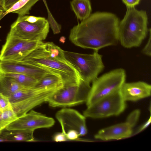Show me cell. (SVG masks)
I'll return each mask as SVG.
<instances>
[{"label":"cell","mask_w":151,"mask_h":151,"mask_svg":"<svg viewBox=\"0 0 151 151\" xmlns=\"http://www.w3.org/2000/svg\"><path fill=\"white\" fill-rule=\"evenodd\" d=\"M119 22L113 13H94L71 29L69 40L77 46L98 51L117 44Z\"/></svg>","instance_id":"6da1fadb"},{"label":"cell","mask_w":151,"mask_h":151,"mask_svg":"<svg viewBox=\"0 0 151 151\" xmlns=\"http://www.w3.org/2000/svg\"><path fill=\"white\" fill-rule=\"evenodd\" d=\"M148 17L146 12L135 8H127L118 27V40L125 48L140 45L147 35Z\"/></svg>","instance_id":"7a4b0ae2"},{"label":"cell","mask_w":151,"mask_h":151,"mask_svg":"<svg viewBox=\"0 0 151 151\" xmlns=\"http://www.w3.org/2000/svg\"><path fill=\"white\" fill-rule=\"evenodd\" d=\"M23 61L31 65L48 70L59 75L64 84H81L84 81L76 69L67 62L56 60L45 55L41 45L28 55Z\"/></svg>","instance_id":"3957f363"},{"label":"cell","mask_w":151,"mask_h":151,"mask_svg":"<svg viewBox=\"0 0 151 151\" xmlns=\"http://www.w3.org/2000/svg\"><path fill=\"white\" fill-rule=\"evenodd\" d=\"M66 60L78 72L82 80L90 84L103 70L102 56L94 51L92 54L80 53L63 50Z\"/></svg>","instance_id":"277c9868"},{"label":"cell","mask_w":151,"mask_h":151,"mask_svg":"<svg viewBox=\"0 0 151 151\" xmlns=\"http://www.w3.org/2000/svg\"><path fill=\"white\" fill-rule=\"evenodd\" d=\"M91 86L84 81L81 84H64L47 98L46 102L52 107H70L86 102Z\"/></svg>","instance_id":"5b68a950"},{"label":"cell","mask_w":151,"mask_h":151,"mask_svg":"<svg viewBox=\"0 0 151 151\" xmlns=\"http://www.w3.org/2000/svg\"><path fill=\"white\" fill-rule=\"evenodd\" d=\"M126 77L124 70L119 68L97 77L92 82L86 102L87 106L106 96L120 91L125 82Z\"/></svg>","instance_id":"8992f818"},{"label":"cell","mask_w":151,"mask_h":151,"mask_svg":"<svg viewBox=\"0 0 151 151\" xmlns=\"http://www.w3.org/2000/svg\"><path fill=\"white\" fill-rule=\"evenodd\" d=\"M125 102L120 90L87 106L83 115L86 118L93 119L118 115L125 110L126 106Z\"/></svg>","instance_id":"52a82bcc"},{"label":"cell","mask_w":151,"mask_h":151,"mask_svg":"<svg viewBox=\"0 0 151 151\" xmlns=\"http://www.w3.org/2000/svg\"><path fill=\"white\" fill-rule=\"evenodd\" d=\"M43 43L8 34L0 52V61H21Z\"/></svg>","instance_id":"ba28073f"},{"label":"cell","mask_w":151,"mask_h":151,"mask_svg":"<svg viewBox=\"0 0 151 151\" xmlns=\"http://www.w3.org/2000/svg\"><path fill=\"white\" fill-rule=\"evenodd\" d=\"M49 29V24L44 17L31 23L18 17L11 25L8 34L23 39L42 41L46 38Z\"/></svg>","instance_id":"9c48e42d"},{"label":"cell","mask_w":151,"mask_h":151,"mask_svg":"<svg viewBox=\"0 0 151 151\" xmlns=\"http://www.w3.org/2000/svg\"><path fill=\"white\" fill-rule=\"evenodd\" d=\"M55 123V120L52 118L31 110L29 113L18 117L9 124L6 129L33 132L38 129L51 127Z\"/></svg>","instance_id":"30bf717a"},{"label":"cell","mask_w":151,"mask_h":151,"mask_svg":"<svg viewBox=\"0 0 151 151\" xmlns=\"http://www.w3.org/2000/svg\"><path fill=\"white\" fill-rule=\"evenodd\" d=\"M55 117L60 124L62 132L65 134L70 130H76L80 136L87 134L86 117L77 111L70 108H63L56 113Z\"/></svg>","instance_id":"8fae6325"},{"label":"cell","mask_w":151,"mask_h":151,"mask_svg":"<svg viewBox=\"0 0 151 151\" xmlns=\"http://www.w3.org/2000/svg\"><path fill=\"white\" fill-rule=\"evenodd\" d=\"M0 71L3 73H17L28 75L34 77L38 81L48 74L56 73L48 70L32 65L22 60L0 61Z\"/></svg>","instance_id":"7c38bea8"},{"label":"cell","mask_w":151,"mask_h":151,"mask_svg":"<svg viewBox=\"0 0 151 151\" xmlns=\"http://www.w3.org/2000/svg\"><path fill=\"white\" fill-rule=\"evenodd\" d=\"M120 91L125 101H135L150 96L151 86L142 81L125 82L122 86Z\"/></svg>","instance_id":"4fadbf2b"},{"label":"cell","mask_w":151,"mask_h":151,"mask_svg":"<svg viewBox=\"0 0 151 151\" xmlns=\"http://www.w3.org/2000/svg\"><path fill=\"white\" fill-rule=\"evenodd\" d=\"M132 128L125 122L103 129L94 135V138L104 141L120 139L130 137Z\"/></svg>","instance_id":"5bb4252c"},{"label":"cell","mask_w":151,"mask_h":151,"mask_svg":"<svg viewBox=\"0 0 151 151\" xmlns=\"http://www.w3.org/2000/svg\"><path fill=\"white\" fill-rule=\"evenodd\" d=\"M56 90H46L35 96L22 101L10 104L18 117L27 113L32 108L46 102L49 96Z\"/></svg>","instance_id":"9a60e30c"},{"label":"cell","mask_w":151,"mask_h":151,"mask_svg":"<svg viewBox=\"0 0 151 151\" xmlns=\"http://www.w3.org/2000/svg\"><path fill=\"white\" fill-rule=\"evenodd\" d=\"M63 86V81L59 75L50 73L46 75L39 81L33 88L38 90H57Z\"/></svg>","instance_id":"2e32d148"},{"label":"cell","mask_w":151,"mask_h":151,"mask_svg":"<svg viewBox=\"0 0 151 151\" xmlns=\"http://www.w3.org/2000/svg\"><path fill=\"white\" fill-rule=\"evenodd\" d=\"M33 132L17 130H8L6 129L0 132V137L7 141H34Z\"/></svg>","instance_id":"e0dca14e"},{"label":"cell","mask_w":151,"mask_h":151,"mask_svg":"<svg viewBox=\"0 0 151 151\" xmlns=\"http://www.w3.org/2000/svg\"><path fill=\"white\" fill-rule=\"evenodd\" d=\"M70 5L76 17L81 21L91 15L92 9L89 0H72Z\"/></svg>","instance_id":"ac0fdd59"},{"label":"cell","mask_w":151,"mask_h":151,"mask_svg":"<svg viewBox=\"0 0 151 151\" xmlns=\"http://www.w3.org/2000/svg\"><path fill=\"white\" fill-rule=\"evenodd\" d=\"M47 90L22 88L9 98L10 104L18 103L37 95Z\"/></svg>","instance_id":"d6986e66"},{"label":"cell","mask_w":151,"mask_h":151,"mask_svg":"<svg viewBox=\"0 0 151 151\" xmlns=\"http://www.w3.org/2000/svg\"><path fill=\"white\" fill-rule=\"evenodd\" d=\"M22 88L24 87L1 73L0 94L9 98Z\"/></svg>","instance_id":"ffe728a7"},{"label":"cell","mask_w":151,"mask_h":151,"mask_svg":"<svg viewBox=\"0 0 151 151\" xmlns=\"http://www.w3.org/2000/svg\"><path fill=\"white\" fill-rule=\"evenodd\" d=\"M40 0H19L4 13L5 16L10 13L18 14V17L29 14L32 7Z\"/></svg>","instance_id":"44dd1931"},{"label":"cell","mask_w":151,"mask_h":151,"mask_svg":"<svg viewBox=\"0 0 151 151\" xmlns=\"http://www.w3.org/2000/svg\"><path fill=\"white\" fill-rule=\"evenodd\" d=\"M1 73L24 88H33L38 81L34 77L27 75L17 73Z\"/></svg>","instance_id":"7402d4cb"},{"label":"cell","mask_w":151,"mask_h":151,"mask_svg":"<svg viewBox=\"0 0 151 151\" xmlns=\"http://www.w3.org/2000/svg\"><path fill=\"white\" fill-rule=\"evenodd\" d=\"M17 118L10 103L5 107L0 109V132Z\"/></svg>","instance_id":"603a6c76"},{"label":"cell","mask_w":151,"mask_h":151,"mask_svg":"<svg viewBox=\"0 0 151 151\" xmlns=\"http://www.w3.org/2000/svg\"><path fill=\"white\" fill-rule=\"evenodd\" d=\"M43 46L45 50L49 53L50 58L60 61L67 62L64 57L63 50L53 42H44Z\"/></svg>","instance_id":"cb8c5ba5"},{"label":"cell","mask_w":151,"mask_h":151,"mask_svg":"<svg viewBox=\"0 0 151 151\" xmlns=\"http://www.w3.org/2000/svg\"><path fill=\"white\" fill-rule=\"evenodd\" d=\"M47 9L48 18L47 21L54 34H57L60 32L61 27L55 20L50 11L45 0H42Z\"/></svg>","instance_id":"d4e9b609"},{"label":"cell","mask_w":151,"mask_h":151,"mask_svg":"<svg viewBox=\"0 0 151 151\" xmlns=\"http://www.w3.org/2000/svg\"><path fill=\"white\" fill-rule=\"evenodd\" d=\"M140 114V111L139 109L134 110L128 115L126 122L133 128L138 120Z\"/></svg>","instance_id":"484cf974"},{"label":"cell","mask_w":151,"mask_h":151,"mask_svg":"<svg viewBox=\"0 0 151 151\" xmlns=\"http://www.w3.org/2000/svg\"><path fill=\"white\" fill-rule=\"evenodd\" d=\"M66 136L68 140H80L78 132L74 130H70L66 133Z\"/></svg>","instance_id":"4316f807"},{"label":"cell","mask_w":151,"mask_h":151,"mask_svg":"<svg viewBox=\"0 0 151 151\" xmlns=\"http://www.w3.org/2000/svg\"><path fill=\"white\" fill-rule=\"evenodd\" d=\"M149 32V37L148 38L147 42L146 45L142 50V52L144 54L150 56L151 55V29L150 28L148 29Z\"/></svg>","instance_id":"83f0119b"},{"label":"cell","mask_w":151,"mask_h":151,"mask_svg":"<svg viewBox=\"0 0 151 151\" xmlns=\"http://www.w3.org/2000/svg\"><path fill=\"white\" fill-rule=\"evenodd\" d=\"M19 0H1L3 8L6 12Z\"/></svg>","instance_id":"f1b7e54d"},{"label":"cell","mask_w":151,"mask_h":151,"mask_svg":"<svg viewBox=\"0 0 151 151\" xmlns=\"http://www.w3.org/2000/svg\"><path fill=\"white\" fill-rule=\"evenodd\" d=\"M123 3L126 6L127 8H134L138 5L140 0H122Z\"/></svg>","instance_id":"f546056e"},{"label":"cell","mask_w":151,"mask_h":151,"mask_svg":"<svg viewBox=\"0 0 151 151\" xmlns=\"http://www.w3.org/2000/svg\"><path fill=\"white\" fill-rule=\"evenodd\" d=\"M53 139L54 141L56 142H64L68 140L66 134L62 132L55 134L53 137Z\"/></svg>","instance_id":"4dcf8cb0"},{"label":"cell","mask_w":151,"mask_h":151,"mask_svg":"<svg viewBox=\"0 0 151 151\" xmlns=\"http://www.w3.org/2000/svg\"><path fill=\"white\" fill-rule=\"evenodd\" d=\"M9 103V97L0 94V109L5 107Z\"/></svg>","instance_id":"1f68e13d"},{"label":"cell","mask_w":151,"mask_h":151,"mask_svg":"<svg viewBox=\"0 0 151 151\" xmlns=\"http://www.w3.org/2000/svg\"><path fill=\"white\" fill-rule=\"evenodd\" d=\"M21 17L23 19L31 23L36 22L41 18V17H37L33 16L27 15H25Z\"/></svg>","instance_id":"d6a6232c"},{"label":"cell","mask_w":151,"mask_h":151,"mask_svg":"<svg viewBox=\"0 0 151 151\" xmlns=\"http://www.w3.org/2000/svg\"><path fill=\"white\" fill-rule=\"evenodd\" d=\"M151 117L150 116L149 119L138 129V130L136 132L135 134L141 132L146 129L150 125L151 122Z\"/></svg>","instance_id":"836d02e7"},{"label":"cell","mask_w":151,"mask_h":151,"mask_svg":"<svg viewBox=\"0 0 151 151\" xmlns=\"http://www.w3.org/2000/svg\"><path fill=\"white\" fill-rule=\"evenodd\" d=\"M5 12L2 5L1 0H0V21L5 16Z\"/></svg>","instance_id":"e575fe53"},{"label":"cell","mask_w":151,"mask_h":151,"mask_svg":"<svg viewBox=\"0 0 151 151\" xmlns=\"http://www.w3.org/2000/svg\"><path fill=\"white\" fill-rule=\"evenodd\" d=\"M59 41L60 42L64 43L65 41V38L64 36H62L60 37Z\"/></svg>","instance_id":"d590c367"},{"label":"cell","mask_w":151,"mask_h":151,"mask_svg":"<svg viewBox=\"0 0 151 151\" xmlns=\"http://www.w3.org/2000/svg\"><path fill=\"white\" fill-rule=\"evenodd\" d=\"M0 73H1V72H0Z\"/></svg>","instance_id":"8d00e7d4"}]
</instances>
